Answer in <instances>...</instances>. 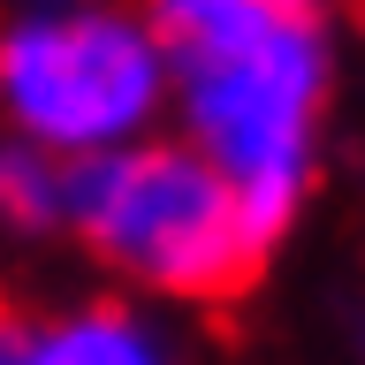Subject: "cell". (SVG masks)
<instances>
[{"label": "cell", "mask_w": 365, "mask_h": 365, "mask_svg": "<svg viewBox=\"0 0 365 365\" xmlns=\"http://www.w3.org/2000/svg\"><path fill=\"white\" fill-rule=\"evenodd\" d=\"M153 38L198 153L274 244L312 168V114L327 84L312 16L289 0H153Z\"/></svg>", "instance_id": "cell-1"}, {"label": "cell", "mask_w": 365, "mask_h": 365, "mask_svg": "<svg viewBox=\"0 0 365 365\" xmlns=\"http://www.w3.org/2000/svg\"><path fill=\"white\" fill-rule=\"evenodd\" d=\"M107 267H122L145 289L168 297H228L251 289L267 259V236L228 190V175L198 145H114V153L68 160V213Z\"/></svg>", "instance_id": "cell-2"}, {"label": "cell", "mask_w": 365, "mask_h": 365, "mask_svg": "<svg viewBox=\"0 0 365 365\" xmlns=\"http://www.w3.org/2000/svg\"><path fill=\"white\" fill-rule=\"evenodd\" d=\"M160 91H168L160 38L137 16L76 0L16 16L0 31V107L23 145H46L61 160L137 145V130L160 114Z\"/></svg>", "instance_id": "cell-3"}, {"label": "cell", "mask_w": 365, "mask_h": 365, "mask_svg": "<svg viewBox=\"0 0 365 365\" xmlns=\"http://www.w3.org/2000/svg\"><path fill=\"white\" fill-rule=\"evenodd\" d=\"M0 365H175V350L153 319L122 304H84V312L0 304Z\"/></svg>", "instance_id": "cell-4"}, {"label": "cell", "mask_w": 365, "mask_h": 365, "mask_svg": "<svg viewBox=\"0 0 365 365\" xmlns=\"http://www.w3.org/2000/svg\"><path fill=\"white\" fill-rule=\"evenodd\" d=\"M0 213L23 228H53L68 213V160L46 145H8L0 153Z\"/></svg>", "instance_id": "cell-5"}, {"label": "cell", "mask_w": 365, "mask_h": 365, "mask_svg": "<svg viewBox=\"0 0 365 365\" xmlns=\"http://www.w3.org/2000/svg\"><path fill=\"white\" fill-rule=\"evenodd\" d=\"M0 8H16V16H38V8H76V0H0Z\"/></svg>", "instance_id": "cell-6"}, {"label": "cell", "mask_w": 365, "mask_h": 365, "mask_svg": "<svg viewBox=\"0 0 365 365\" xmlns=\"http://www.w3.org/2000/svg\"><path fill=\"white\" fill-rule=\"evenodd\" d=\"M289 8H312V0H289Z\"/></svg>", "instance_id": "cell-7"}]
</instances>
